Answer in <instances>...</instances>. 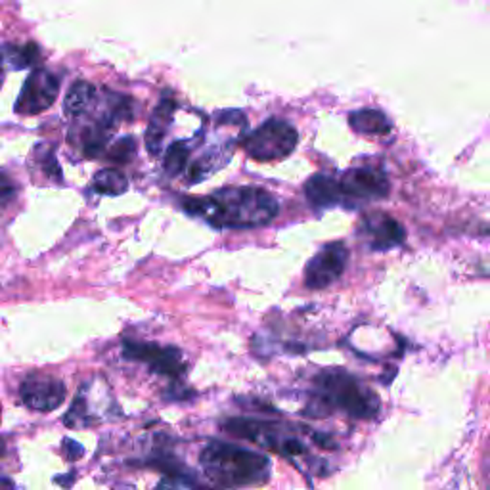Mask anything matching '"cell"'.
Wrapping results in <instances>:
<instances>
[{
	"label": "cell",
	"mask_w": 490,
	"mask_h": 490,
	"mask_svg": "<svg viewBox=\"0 0 490 490\" xmlns=\"http://www.w3.org/2000/svg\"><path fill=\"white\" fill-rule=\"evenodd\" d=\"M360 237L372 251H389L406 240V230L399 220L385 213H372L360 220Z\"/></svg>",
	"instance_id": "cell-11"
},
{
	"label": "cell",
	"mask_w": 490,
	"mask_h": 490,
	"mask_svg": "<svg viewBox=\"0 0 490 490\" xmlns=\"http://www.w3.org/2000/svg\"><path fill=\"white\" fill-rule=\"evenodd\" d=\"M205 475L213 483L232 486L264 485L271 479V460L228 443H209L200 456Z\"/></svg>",
	"instance_id": "cell-3"
},
{
	"label": "cell",
	"mask_w": 490,
	"mask_h": 490,
	"mask_svg": "<svg viewBox=\"0 0 490 490\" xmlns=\"http://www.w3.org/2000/svg\"><path fill=\"white\" fill-rule=\"evenodd\" d=\"M351 121V127L360 133V134H368V136H383L391 131L389 119L377 109H360L355 111V114L348 117Z\"/></svg>",
	"instance_id": "cell-15"
},
{
	"label": "cell",
	"mask_w": 490,
	"mask_h": 490,
	"mask_svg": "<svg viewBox=\"0 0 490 490\" xmlns=\"http://www.w3.org/2000/svg\"><path fill=\"white\" fill-rule=\"evenodd\" d=\"M134 156H136V142L133 136L119 138L117 142L107 150V159L116 161L119 165L129 163L131 159H134Z\"/></svg>",
	"instance_id": "cell-19"
},
{
	"label": "cell",
	"mask_w": 490,
	"mask_h": 490,
	"mask_svg": "<svg viewBox=\"0 0 490 490\" xmlns=\"http://www.w3.org/2000/svg\"><path fill=\"white\" fill-rule=\"evenodd\" d=\"M0 416H3V408H0Z\"/></svg>",
	"instance_id": "cell-24"
},
{
	"label": "cell",
	"mask_w": 490,
	"mask_h": 490,
	"mask_svg": "<svg viewBox=\"0 0 490 490\" xmlns=\"http://www.w3.org/2000/svg\"><path fill=\"white\" fill-rule=\"evenodd\" d=\"M348 261V249L343 242H331L322 247L318 254L306 262L305 286L309 289H324L340 279Z\"/></svg>",
	"instance_id": "cell-7"
},
{
	"label": "cell",
	"mask_w": 490,
	"mask_h": 490,
	"mask_svg": "<svg viewBox=\"0 0 490 490\" xmlns=\"http://www.w3.org/2000/svg\"><path fill=\"white\" fill-rule=\"evenodd\" d=\"M64 452H65V458L69 461H77L82 452H85V448H82L79 443H75L73 439H65L64 441Z\"/></svg>",
	"instance_id": "cell-21"
},
{
	"label": "cell",
	"mask_w": 490,
	"mask_h": 490,
	"mask_svg": "<svg viewBox=\"0 0 490 490\" xmlns=\"http://www.w3.org/2000/svg\"><path fill=\"white\" fill-rule=\"evenodd\" d=\"M158 490H220V488L203 486L195 481V477H178V479L165 477L161 485L158 486ZM222 490H230V488H222Z\"/></svg>",
	"instance_id": "cell-20"
},
{
	"label": "cell",
	"mask_w": 490,
	"mask_h": 490,
	"mask_svg": "<svg viewBox=\"0 0 490 490\" xmlns=\"http://www.w3.org/2000/svg\"><path fill=\"white\" fill-rule=\"evenodd\" d=\"M20 397L25 406L39 412H52L65 402L67 389L62 380L48 374L27 375L20 385Z\"/></svg>",
	"instance_id": "cell-10"
},
{
	"label": "cell",
	"mask_w": 490,
	"mask_h": 490,
	"mask_svg": "<svg viewBox=\"0 0 490 490\" xmlns=\"http://www.w3.org/2000/svg\"><path fill=\"white\" fill-rule=\"evenodd\" d=\"M306 200H309L314 207H333L343 203V192L340 180H335L328 175H314L305 185Z\"/></svg>",
	"instance_id": "cell-13"
},
{
	"label": "cell",
	"mask_w": 490,
	"mask_h": 490,
	"mask_svg": "<svg viewBox=\"0 0 490 490\" xmlns=\"http://www.w3.org/2000/svg\"><path fill=\"white\" fill-rule=\"evenodd\" d=\"M333 410L355 419H372L380 412V399L355 375L341 368H331L314 377V395L305 414L320 417Z\"/></svg>",
	"instance_id": "cell-2"
},
{
	"label": "cell",
	"mask_w": 490,
	"mask_h": 490,
	"mask_svg": "<svg viewBox=\"0 0 490 490\" xmlns=\"http://www.w3.org/2000/svg\"><path fill=\"white\" fill-rule=\"evenodd\" d=\"M190 159V148L186 142H173L167 148L165 159H163V169L169 176H176L186 169Z\"/></svg>",
	"instance_id": "cell-17"
},
{
	"label": "cell",
	"mask_w": 490,
	"mask_h": 490,
	"mask_svg": "<svg viewBox=\"0 0 490 490\" xmlns=\"http://www.w3.org/2000/svg\"><path fill=\"white\" fill-rule=\"evenodd\" d=\"M13 192H16V188H13L12 180L8 176H4V175H0V203L8 202L12 198V195H13Z\"/></svg>",
	"instance_id": "cell-22"
},
{
	"label": "cell",
	"mask_w": 490,
	"mask_h": 490,
	"mask_svg": "<svg viewBox=\"0 0 490 490\" xmlns=\"http://www.w3.org/2000/svg\"><path fill=\"white\" fill-rule=\"evenodd\" d=\"M4 56L13 69H23V67L33 65L39 60L40 52H39V47L33 43L23 45V47L10 45L4 48Z\"/></svg>",
	"instance_id": "cell-18"
},
{
	"label": "cell",
	"mask_w": 490,
	"mask_h": 490,
	"mask_svg": "<svg viewBox=\"0 0 490 490\" xmlns=\"http://www.w3.org/2000/svg\"><path fill=\"white\" fill-rule=\"evenodd\" d=\"M123 353L127 358L148 364L150 370L159 375L180 377L186 370L185 360H182V353L176 347H161L156 343L125 340Z\"/></svg>",
	"instance_id": "cell-8"
},
{
	"label": "cell",
	"mask_w": 490,
	"mask_h": 490,
	"mask_svg": "<svg viewBox=\"0 0 490 490\" xmlns=\"http://www.w3.org/2000/svg\"><path fill=\"white\" fill-rule=\"evenodd\" d=\"M297 142L299 134L288 121L269 119L245 136L244 148L255 161H276L288 158L297 148Z\"/></svg>",
	"instance_id": "cell-5"
},
{
	"label": "cell",
	"mask_w": 490,
	"mask_h": 490,
	"mask_svg": "<svg viewBox=\"0 0 490 490\" xmlns=\"http://www.w3.org/2000/svg\"><path fill=\"white\" fill-rule=\"evenodd\" d=\"M60 79L48 69H35L23 82V89L16 100V114L37 116L47 111L58 96Z\"/></svg>",
	"instance_id": "cell-9"
},
{
	"label": "cell",
	"mask_w": 490,
	"mask_h": 490,
	"mask_svg": "<svg viewBox=\"0 0 490 490\" xmlns=\"http://www.w3.org/2000/svg\"><path fill=\"white\" fill-rule=\"evenodd\" d=\"M98 100V90L87 81H77L65 96V114L72 117H82L92 111Z\"/></svg>",
	"instance_id": "cell-14"
},
{
	"label": "cell",
	"mask_w": 490,
	"mask_h": 490,
	"mask_svg": "<svg viewBox=\"0 0 490 490\" xmlns=\"http://www.w3.org/2000/svg\"><path fill=\"white\" fill-rule=\"evenodd\" d=\"M182 207L217 228L264 227L279 211L274 195L255 186H232L217 190L207 198H185Z\"/></svg>",
	"instance_id": "cell-1"
},
{
	"label": "cell",
	"mask_w": 490,
	"mask_h": 490,
	"mask_svg": "<svg viewBox=\"0 0 490 490\" xmlns=\"http://www.w3.org/2000/svg\"><path fill=\"white\" fill-rule=\"evenodd\" d=\"M175 111H176V102L173 100V98H165V100L159 102L156 111H153L148 131H146V148L153 158L159 156L161 144L167 136V131H169L171 127Z\"/></svg>",
	"instance_id": "cell-12"
},
{
	"label": "cell",
	"mask_w": 490,
	"mask_h": 490,
	"mask_svg": "<svg viewBox=\"0 0 490 490\" xmlns=\"http://www.w3.org/2000/svg\"><path fill=\"white\" fill-rule=\"evenodd\" d=\"M0 82H3V67H0Z\"/></svg>",
	"instance_id": "cell-23"
},
{
	"label": "cell",
	"mask_w": 490,
	"mask_h": 490,
	"mask_svg": "<svg viewBox=\"0 0 490 490\" xmlns=\"http://www.w3.org/2000/svg\"><path fill=\"white\" fill-rule=\"evenodd\" d=\"M220 429L232 437L251 441L261 448L284 456H301L306 452V446L288 433V429L272 422H264V419L228 417L220 424Z\"/></svg>",
	"instance_id": "cell-4"
},
{
	"label": "cell",
	"mask_w": 490,
	"mask_h": 490,
	"mask_svg": "<svg viewBox=\"0 0 490 490\" xmlns=\"http://www.w3.org/2000/svg\"><path fill=\"white\" fill-rule=\"evenodd\" d=\"M92 188L104 195H121L127 192L129 180L117 169H102L94 175Z\"/></svg>",
	"instance_id": "cell-16"
},
{
	"label": "cell",
	"mask_w": 490,
	"mask_h": 490,
	"mask_svg": "<svg viewBox=\"0 0 490 490\" xmlns=\"http://www.w3.org/2000/svg\"><path fill=\"white\" fill-rule=\"evenodd\" d=\"M340 185L343 203L347 205L383 200L391 190L387 175L382 169H374V167H357V169L347 171Z\"/></svg>",
	"instance_id": "cell-6"
}]
</instances>
